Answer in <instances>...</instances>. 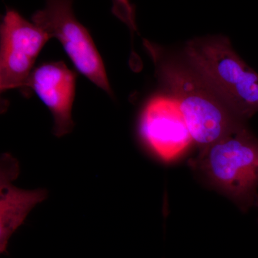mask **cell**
Listing matches in <instances>:
<instances>
[{"label": "cell", "mask_w": 258, "mask_h": 258, "mask_svg": "<svg viewBox=\"0 0 258 258\" xmlns=\"http://www.w3.org/2000/svg\"><path fill=\"white\" fill-rule=\"evenodd\" d=\"M188 165L242 212L258 208V138L247 125L199 150Z\"/></svg>", "instance_id": "obj_2"}, {"label": "cell", "mask_w": 258, "mask_h": 258, "mask_svg": "<svg viewBox=\"0 0 258 258\" xmlns=\"http://www.w3.org/2000/svg\"><path fill=\"white\" fill-rule=\"evenodd\" d=\"M182 57L196 70L240 119L258 113V74L237 55L227 37H196Z\"/></svg>", "instance_id": "obj_3"}, {"label": "cell", "mask_w": 258, "mask_h": 258, "mask_svg": "<svg viewBox=\"0 0 258 258\" xmlns=\"http://www.w3.org/2000/svg\"><path fill=\"white\" fill-rule=\"evenodd\" d=\"M18 161L9 154H3L0 168V252L7 251L8 241L30 212L47 197L45 189L24 190L12 184L18 177Z\"/></svg>", "instance_id": "obj_8"}, {"label": "cell", "mask_w": 258, "mask_h": 258, "mask_svg": "<svg viewBox=\"0 0 258 258\" xmlns=\"http://www.w3.org/2000/svg\"><path fill=\"white\" fill-rule=\"evenodd\" d=\"M72 5L68 0L47 1L44 9L32 15V23L59 40L79 73L113 96L101 55L87 29L75 17Z\"/></svg>", "instance_id": "obj_4"}, {"label": "cell", "mask_w": 258, "mask_h": 258, "mask_svg": "<svg viewBox=\"0 0 258 258\" xmlns=\"http://www.w3.org/2000/svg\"><path fill=\"white\" fill-rule=\"evenodd\" d=\"M138 132L147 149L166 163L177 159L193 142L179 104L169 95H156L147 101Z\"/></svg>", "instance_id": "obj_6"}, {"label": "cell", "mask_w": 258, "mask_h": 258, "mask_svg": "<svg viewBox=\"0 0 258 258\" xmlns=\"http://www.w3.org/2000/svg\"><path fill=\"white\" fill-rule=\"evenodd\" d=\"M0 90L25 91L42 47L50 37L41 28L8 9L0 29Z\"/></svg>", "instance_id": "obj_5"}, {"label": "cell", "mask_w": 258, "mask_h": 258, "mask_svg": "<svg viewBox=\"0 0 258 258\" xmlns=\"http://www.w3.org/2000/svg\"><path fill=\"white\" fill-rule=\"evenodd\" d=\"M76 74L62 61L44 62L34 69L25 86L36 93L50 110L54 119V135L62 137L74 127L72 111L76 94Z\"/></svg>", "instance_id": "obj_7"}, {"label": "cell", "mask_w": 258, "mask_h": 258, "mask_svg": "<svg viewBox=\"0 0 258 258\" xmlns=\"http://www.w3.org/2000/svg\"><path fill=\"white\" fill-rule=\"evenodd\" d=\"M144 44L159 81L179 104L199 150L247 125L182 55L181 58L171 55L147 40Z\"/></svg>", "instance_id": "obj_1"}]
</instances>
